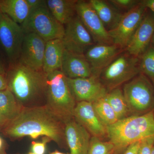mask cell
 Returning a JSON list of instances; mask_svg holds the SVG:
<instances>
[{
	"label": "cell",
	"mask_w": 154,
	"mask_h": 154,
	"mask_svg": "<svg viewBox=\"0 0 154 154\" xmlns=\"http://www.w3.org/2000/svg\"><path fill=\"white\" fill-rule=\"evenodd\" d=\"M65 123L44 105L24 107L16 118L2 131L11 139L26 136L33 139L44 136L62 147L67 144Z\"/></svg>",
	"instance_id": "cell-1"
},
{
	"label": "cell",
	"mask_w": 154,
	"mask_h": 154,
	"mask_svg": "<svg viewBox=\"0 0 154 154\" xmlns=\"http://www.w3.org/2000/svg\"><path fill=\"white\" fill-rule=\"evenodd\" d=\"M8 89L23 107H33L46 101L47 76L18 62L10 63L6 74Z\"/></svg>",
	"instance_id": "cell-2"
},
{
	"label": "cell",
	"mask_w": 154,
	"mask_h": 154,
	"mask_svg": "<svg viewBox=\"0 0 154 154\" xmlns=\"http://www.w3.org/2000/svg\"><path fill=\"white\" fill-rule=\"evenodd\" d=\"M114 153L125 149L130 144L154 138V114L152 111L140 116H130L106 127Z\"/></svg>",
	"instance_id": "cell-3"
},
{
	"label": "cell",
	"mask_w": 154,
	"mask_h": 154,
	"mask_svg": "<svg viewBox=\"0 0 154 154\" xmlns=\"http://www.w3.org/2000/svg\"><path fill=\"white\" fill-rule=\"evenodd\" d=\"M45 105L65 122L73 119L76 105L70 90L66 77L61 70L47 75Z\"/></svg>",
	"instance_id": "cell-4"
},
{
	"label": "cell",
	"mask_w": 154,
	"mask_h": 154,
	"mask_svg": "<svg viewBox=\"0 0 154 154\" xmlns=\"http://www.w3.org/2000/svg\"><path fill=\"white\" fill-rule=\"evenodd\" d=\"M123 95L131 116H140L154 109V88L146 76L140 73L124 84Z\"/></svg>",
	"instance_id": "cell-5"
},
{
	"label": "cell",
	"mask_w": 154,
	"mask_h": 154,
	"mask_svg": "<svg viewBox=\"0 0 154 154\" xmlns=\"http://www.w3.org/2000/svg\"><path fill=\"white\" fill-rule=\"evenodd\" d=\"M140 73V58L124 51L99 75V79L107 91H112Z\"/></svg>",
	"instance_id": "cell-6"
},
{
	"label": "cell",
	"mask_w": 154,
	"mask_h": 154,
	"mask_svg": "<svg viewBox=\"0 0 154 154\" xmlns=\"http://www.w3.org/2000/svg\"><path fill=\"white\" fill-rule=\"evenodd\" d=\"M21 26L25 33H35L46 42L63 38L64 34V25L53 16L46 3L31 9L28 18Z\"/></svg>",
	"instance_id": "cell-7"
},
{
	"label": "cell",
	"mask_w": 154,
	"mask_h": 154,
	"mask_svg": "<svg viewBox=\"0 0 154 154\" xmlns=\"http://www.w3.org/2000/svg\"><path fill=\"white\" fill-rule=\"evenodd\" d=\"M25 35L22 26L6 14L0 13V43L10 63L18 61Z\"/></svg>",
	"instance_id": "cell-8"
},
{
	"label": "cell",
	"mask_w": 154,
	"mask_h": 154,
	"mask_svg": "<svg viewBox=\"0 0 154 154\" xmlns=\"http://www.w3.org/2000/svg\"><path fill=\"white\" fill-rule=\"evenodd\" d=\"M146 8L140 3L128 12L123 14L115 28L109 31L113 44L125 49L137 29Z\"/></svg>",
	"instance_id": "cell-9"
},
{
	"label": "cell",
	"mask_w": 154,
	"mask_h": 154,
	"mask_svg": "<svg viewBox=\"0 0 154 154\" xmlns=\"http://www.w3.org/2000/svg\"><path fill=\"white\" fill-rule=\"evenodd\" d=\"M67 80L72 95L77 102L93 103L104 98L108 93L98 76L93 75L89 78L75 79L67 78Z\"/></svg>",
	"instance_id": "cell-10"
},
{
	"label": "cell",
	"mask_w": 154,
	"mask_h": 154,
	"mask_svg": "<svg viewBox=\"0 0 154 154\" xmlns=\"http://www.w3.org/2000/svg\"><path fill=\"white\" fill-rule=\"evenodd\" d=\"M76 13L95 44H113L109 33L89 1H78Z\"/></svg>",
	"instance_id": "cell-11"
},
{
	"label": "cell",
	"mask_w": 154,
	"mask_h": 154,
	"mask_svg": "<svg viewBox=\"0 0 154 154\" xmlns=\"http://www.w3.org/2000/svg\"><path fill=\"white\" fill-rule=\"evenodd\" d=\"M63 40L65 49L83 54L95 44L77 15L66 25Z\"/></svg>",
	"instance_id": "cell-12"
},
{
	"label": "cell",
	"mask_w": 154,
	"mask_h": 154,
	"mask_svg": "<svg viewBox=\"0 0 154 154\" xmlns=\"http://www.w3.org/2000/svg\"><path fill=\"white\" fill-rule=\"evenodd\" d=\"M46 42L35 33H25L17 62L30 68L42 70Z\"/></svg>",
	"instance_id": "cell-13"
},
{
	"label": "cell",
	"mask_w": 154,
	"mask_h": 154,
	"mask_svg": "<svg viewBox=\"0 0 154 154\" xmlns=\"http://www.w3.org/2000/svg\"><path fill=\"white\" fill-rule=\"evenodd\" d=\"M154 33V14L146 8L143 19L125 51L139 57L150 44Z\"/></svg>",
	"instance_id": "cell-14"
},
{
	"label": "cell",
	"mask_w": 154,
	"mask_h": 154,
	"mask_svg": "<svg viewBox=\"0 0 154 154\" xmlns=\"http://www.w3.org/2000/svg\"><path fill=\"white\" fill-rule=\"evenodd\" d=\"M124 51L115 44H96L89 48L85 54L91 65L93 75L99 76L102 71Z\"/></svg>",
	"instance_id": "cell-15"
},
{
	"label": "cell",
	"mask_w": 154,
	"mask_h": 154,
	"mask_svg": "<svg viewBox=\"0 0 154 154\" xmlns=\"http://www.w3.org/2000/svg\"><path fill=\"white\" fill-rule=\"evenodd\" d=\"M73 118L92 136L101 138L107 135V128L99 119L91 102H77Z\"/></svg>",
	"instance_id": "cell-16"
},
{
	"label": "cell",
	"mask_w": 154,
	"mask_h": 154,
	"mask_svg": "<svg viewBox=\"0 0 154 154\" xmlns=\"http://www.w3.org/2000/svg\"><path fill=\"white\" fill-rule=\"evenodd\" d=\"M60 70L67 78H89L93 75L92 68L85 54L65 49Z\"/></svg>",
	"instance_id": "cell-17"
},
{
	"label": "cell",
	"mask_w": 154,
	"mask_h": 154,
	"mask_svg": "<svg viewBox=\"0 0 154 154\" xmlns=\"http://www.w3.org/2000/svg\"><path fill=\"white\" fill-rule=\"evenodd\" d=\"M65 134L69 154H88L91 134L74 119L65 123Z\"/></svg>",
	"instance_id": "cell-18"
},
{
	"label": "cell",
	"mask_w": 154,
	"mask_h": 154,
	"mask_svg": "<svg viewBox=\"0 0 154 154\" xmlns=\"http://www.w3.org/2000/svg\"><path fill=\"white\" fill-rule=\"evenodd\" d=\"M65 49L63 38L46 42L42 67L45 74L60 70Z\"/></svg>",
	"instance_id": "cell-19"
},
{
	"label": "cell",
	"mask_w": 154,
	"mask_h": 154,
	"mask_svg": "<svg viewBox=\"0 0 154 154\" xmlns=\"http://www.w3.org/2000/svg\"><path fill=\"white\" fill-rule=\"evenodd\" d=\"M91 4L108 32L115 28L123 13L116 9L108 1L90 0Z\"/></svg>",
	"instance_id": "cell-20"
},
{
	"label": "cell",
	"mask_w": 154,
	"mask_h": 154,
	"mask_svg": "<svg viewBox=\"0 0 154 154\" xmlns=\"http://www.w3.org/2000/svg\"><path fill=\"white\" fill-rule=\"evenodd\" d=\"M77 0H47L48 8L53 16L63 25H66L77 15Z\"/></svg>",
	"instance_id": "cell-21"
},
{
	"label": "cell",
	"mask_w": 154,
	"mask_h": 154,
	"mask_svg": "<svg viewBox=\"0 0 154 154\" xmlns=\"http://www.w3.org/2000/svg\"><path fill=\"white\" fill-rule=\"evenodd\" d=\"M0 11L22 25L29 16L30 9L26 0H0Z\"/></svg>",
	"instance_id": "cell-22"
},
{
	"label": "cell",
	"mask_w": 154,
	"mask_h": 154,
	"mask_svg": "<svg viewBox=\"0 0 154 154\" xmlns=\"http://www.w3.org/2000/svg\"><path fill=\"white\" fill-rule=\"evenodd\" d=\"M23 107L8 89L0 91V113L9 121L16 118Z\"/></svg>",
	"instance_id": "cell-23"
},
{
	"label": "cell",
	"mask_w": 154,
	"mask_h": 154,
	"mask_svg": "<svg viewBox=\"0 0 154 154\" xmlns=\"http://www.w3.org/2000/svg\"><path fill=\"white\" fill-rule=\"evenodd\" d=\"M105 99L113 108L119 120L128 117L129 109L122 90L120 88L109 91Z\"/></svg>",
	"instance_id": "cell-24"
},
{
	"label": "cell",
	"mask_w": 154,
	"mask_h": 154,
	"mask_svg": "<svg viewBox=\"0 0 154 154\" xmlns=\"http://www.w3.org/2000/svg\"><path fill=\"white\" fill-rule=\"evenodd\" d=\"M93 105L99 119L106 127L118 121L117 115L105 97L94 102Z\"/></svg>",
	"instance_id": "cell-25"
},
{
	"label": "cell",
	"mask_w": 154,
	"mask_h": 154,
	"mask_svg": "<svg viewBox=\"0 0 154 154\" xmlns=\"http://www.w3.org/2000/svg\"><path fill=\"white\" fill-rule=\"evenodd\" d=\"M139 58L140 73L148 78L154 88V46L153 44H150Z\"/></svg>",
	"instance_id": "cell-26"
},
{
	"label": "cell",
	"mask_w": 154,
	"mask_h": 154,
	"mask_svg": "<svg viewBox=\"0 0 154 154\" xmlns=\"http://www.w3.org/2000/svg\"><path fill=\"white\" fill-rule=\"evenodd\" d=\"M114 153V146L110 141H103L96 137L92 136L91 137L88 154Z\"/></svg>",
	"instance_id": "cell-27"
},
{
	"label": "cell",
	"mask_w": 154,
	"mask_h": 154,
	"mask_svg": "<svg viewBox=\"0 0 154 154\" xmlns=\"http://www.w3.org/2000/svg\"><path fill=\"white\" fill-rule=\"evenodd\" d=\"M108 1L123 14L131 10L140 2V1L137 0H110Z\"/></svg>",
	"instance_id": "cell-28"
},
{
	"label": "cell",
	"mask_w": 154,
	"mask_h": 154,
	"mask_svg": "<svg viewBox=\"0 0 154 154\" xmlns=\"http://www.w3.org/2000/svg\"><path fill=\"white\" fill-rule=\"evenodd\" d=\"M154 145V138H149L141 141L138 154H151Z\"/></svg>",
	"instance_id": "cell-29"
},
{
	"label": "cell",
	"mask_w": 154,
	"mask_h": 154,
	"mask_svg": "<svg viewBox=\"0 0 154 154\" xmlns=\"http://www.w3.org/2000/svg\"><path fill=\"white\" fill-rule=\"evenodd\" d=\"M49 140H44L42 142H33L32 143V152L35 154H44L45 151L46 143Z\"/></svg>",
	"instance_id": "cell-30"
},
{
	"label": "cell",
	"mask_w": 154,
	"mask_h": 154,
	"mask_svg": "<svg viewBox=\"0 0 154 154\" xmlns=\"http://www.w3.org/2000/svg\"><path fill=\"white\" fill-rule=\"evenodd\" d=\"M141 141H136L130 144L123 154H138Z\"/></svg>",
	"instance_id": "cell-31"
},
{
	"label": "cell",
	"mask_w": 154,
	"mask_h": 154,
	"mask_svg": "<svg viewBox=\"0 0 154 154\" xmlns=\"http://www.w3.org/2000/svg\"><path fill=\"white\" fill-rule=\"evenodd\" d=\"M30 10L38 8L46 4V1L43 0H26Z\"/></svg>",
	"instance_id": "cell-32"
},
{
	"label": "cell",
	"mask_w": 154,
	"mask_h": 154,
	"mask_svg": "<svg viewBox=\"0 0 154 154\" xmlns=\"http://www.w3.org/2000/svg\"><path fill=\"white\" fill-rule=\"evenodd\" d=\"M141 3L154 14V0H143L141 1Z\"/></svg>",
	"instance_id": "cell-33"
},
{
	"label": "cell",
	"mask_w": 154,
	"mask_h": 154,
	"mask_svg": "<svg viewBox=\"0 0 154 154\" xmlns=\"http://www.w3.org/2000/svg\"><path fill=\"white\" fill-rule=\"evenodd\" d=\"M7 89H8V85L6 75L0 74V91Z\"/></svg>",
	"instance_id": "cell-34"
},
{
	"label": "cell",
	"mask_w": 154,
	"mask_h": 154,
	"mask_svg": "<svg viewBox=\"0 0 154 154\" xmlns=\"http://www.w3.org/2000/svg\"><path fill=\"white\" fill-rule=\"evenodd\" d=\"M9 121L0 113V131L8 123Z\"/></svg>",
	"instance_id": "cell-35"
},
{
	"label": "cell",
	"mask_w": 154,
	"mask_h": 154,
	"mask_svg": "<svg viewBox=\"0 0 154 154\" xmlns=\"http://www.w3.org/2000/svg\"><path fill=\"white\" fill-rule=\"evenodd\" d=\"M6 145L5 141L0 137V152L6 150Z\"/></svg>",
	"instance_id": "cell-36"
},
{
	"label": "cell",
	"mask_w": 154,
	"mask_h": 154,
	"mask_svg": "<svg viewBox=\"0 0 154 154\" xmlns=\"http://www.w3.org/2000/svg\"><path fill=\"white\" fill-rule=\"evenodd\" d=\"M7 70L2 63L0 61V74L6 75Z\"/></svg>",
	"instance_id": "cell-37"
},
{
	"label": "cell",
	"mask_w": 154,
	"mask_h": 154,
	"mask_svg": "<svg viewBox=\"0 0 154 154\" xmlns=\"http://www.w3.org/2000/svg\"><path fill=\"white\" fill-rule=\"evenodd\" d=\"M50 154H67L63 153L61 152L57 151H56L53 152L51 153H50Z\"/></svg>",
	"instance_id": "cell-38"
},
{
	"label": "cell",
	"mask_w": 154,
	"mask_h": 154,
	"mask_svg": "<svg viewBox=\"0 0 154 154\" xmlns=\"http://www.w3.org/2000/svg\"><path fill=\"white\" fill-rule=\"evenodd\" d=\"M0 154H9L6 152V150L2 151L0 152Z\"/></svg>",
	"instance_id": "cell-39"
},
{
	"label": "cell",
	"mask_w": 154,
	"mask_h": 154,
	"mask_svg": "<svg viewBox=\"0 0 154 154\" xmlns=\"http://www.w3.org/2000/svg\"><path fill=\"white\" fill-rule=\"evenodd\" d=\"M151 41L152 42V43L153 45L154 46V33L153 34V36H152V38Z\"/></svg>",
	"instance_id": "cell-40"
},
{
	"label": "cell",
	"mask_w": 154,
	"mask_h": 154,
	"mask_svg": "<svg viewBox=\"0 0 154 154\" xmlns=\"http://www.w3.org/2000/svg\"><path fill=\"white\" fill-rule=\"evenodd\" d=\"M151 154H154V145L153 146L152 149Z\"/></svg>",
	"instance_id": "cell-41"
},
{
	"label": "cell",
	"mask_w": 154,
	"mask_h": 154,
	"mask_svg": "<svg viewBox=\"0 0 154 154\" xmlns=\"http://www.w3.org/2000/svg\"><path fill=\"white\" fill-rule=\"evenodd\" d=\"M28 154H35L33 153L32 152H30V153H28Z\"/></svg>",
	"instance_id": "cell-42"
},
{
	"label": "cell",
	"mask_w": 154,
	"mask_h": 154,
	"mask_svg": "<svg viewBox=\"0 0 154 154\" xmlns=\"http://www.w3.org/2000/svg\"><path fill=\"white\" fill-rule=\"evenodd\" d=\"M153 113H154V109L153 110Z\"/></svg>",
	"instance_id": "cell-43"
},
{
	"label": "cell",
	"mask_w": 154,
	"mask_h": 154,
	"mask_svg": "<svg viewBox=\"0 0 154 154\" xmlns=\"http://www.w3.org/2000/svg\"><path fill=\"white\" fill-rule=\"evenodd\" d=\"M0 13H1V11H0Z\"/></svg>",
	"instance_id": "cell-44"
},
{
	"label": "cell",
	"mask_w": 154,
	"mask_h": 154,
	"mask_svg": "<svg viewBox=\"0 0 154 154\" xmlns=\"http://www.w3.org/2000/svg\"></svg>",
	"instance_id": "cell-45"
}]
</instances>
